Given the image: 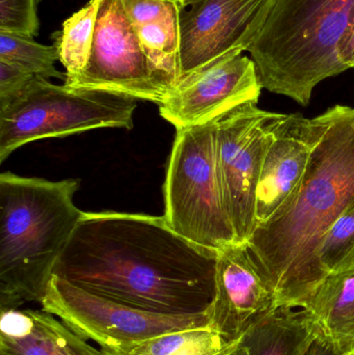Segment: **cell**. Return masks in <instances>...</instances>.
Masks as SVG:
<instances>
[{
    "label": "cell",
    "mask_w": 354,
    "mask_h": 355,
    "mask_svg": "<svg viewBox=\"0 0 354 355\" xmlns=\"http://www.w3.org/2000/svg\"><path fill=\"white\" fill-rule=\"evenodd\" d=\"M218 254L177 234L163 216L83 212L52 275L147 312L209 315Z\"/></svg>",
    "instance_id": "1"
},
{
    "label": "cell",
    "mask_w": 354,
    "mask_h": 355,
    "mask_svg": "<svg viewBox=\"0 0 354 355\" xmlns=\"http://www.w3.org/2000/svg\"><path fill=\"white\" fill-rule=\"evenodd\" d=\"M324 114L299 189L245 243L280 306H307L328 277L318 260L320 242L354 205V108L336 105Z\"/></svg>",
    "instance_id": "2"
},
{
    "label": "cell",
    "mask_w": 354,
    "mask_h": 355,
    "mask_svg": "<svg viewBox=\"0 0 354 355\" xmlns=\"http://www.w3.org/2000/svg\"><path fill=\"white\" fill-rule=\"evenodd\" d=\"M80 180L0 175V311L41 304L54 265L83 211L74 202Z\"/></svg>",
    "instance_id": "3"
},
{
    "label": "cell",
    "mask_w": 354,
    "mask_h": 355,
    "mask_svg": "<svg viewBox=\"0 0 354 355\" xmlns=\"http://www.w3.org/2000/svg\"><path fill=\"white\" fill-rule=\"evenodd\" d=\"M354 0H272L247 51L262 89L309 105L321 81L346 71L338 45Z\"/></svg>",
    "instance_id": "4"
},
{
    "label": "cell",
    "mask_w": 354,
    "mask_h": 355,
    "mask_svg": "<svg viewBox=\"0 0 354 355\" xmlns=\"http://www.w3.org/2000/svg\"><path fill=\"white\" fill-rule=\"evenodd\" d=\"M136 99L120 94L58 85L35 76L16 97L0 106V162L39 139L101 128L134 126Z\"/></svg>",
    "instance_id": "5"
},
{
    "label": "cell",
    "mask_w": 354,
    "mask_h": 355,
    "mask_svg": "<svg viewBox=\"0 0 354 355\" xmlns=\"http://www.w3.org/2000/svg\"><path fill=\"white\" fill-rule=\"evenodd\" d=\"M216 121L177 129L163 184L166 223L213 252L238 243L227 213L215 157Z\"/></svg>",
    "instance_id": "6"
},
{
    "label": "cell",
    "mask_w": 354,
    "mask_h": 355,
    "mask_svg": "<svg viewBox=\"0 0 354 355\" xmlns=\"http://www.w3.org/2000/svg\"><path fill=\"white\" fill-rule=\"evenodd\" d=\"M43 311L60 317L83 340L99 344L107 355H128L152 338L195 327H210L209 315L168 316L147 312L98 295L52 275Z\"/></svg>",
    "instance_id": "7"
},
{
    "label": "cell",
    "mask_w": 354,
    "mask_h": 355,
    "mask_svg": "<svg viewBox=\"0 0 354 355\" xmlns=\"http://www.w3.org/2000/svg\"><path fill=\"white\" fill-rule=\"evenodd\" d=\"M247 102L216 121L218 180L238 243H247L256 229V192L272 127L281 114Z\"/></svg>",
    "instance_id": "8"
},
{
    "label": "cell",
    "mask_w": 354,
    "mask_h": 355,
    "mask_svg": "<svg viewBox=\"0 0 354 355\" xmlns=\"http://www.w3.org/2000/svg\"><path fill=\"white\" fill-rule=\"evenodd\" d=\"M64 85L161 104L170 94L143 51L122 0H101L87 66Z\"/></svg>",
    "instance_id": "9"
},
{
    "label": "cell",
    "mask_w": 354,
    "mask_h": 355,
    "mask_svg": "<svg viewBox=\"0 0 354 355\" xmlns=\"http://www.w3.org/2000/svg\"><path fill=\"white\" fill-rule=\"evenodd\" d=\"M235 49L185 77L159 104L164 120L176 129L218 121L247 102L259 101L262 87L255 62Z\"/></svg>",
    "instance_id": "10"
},
{
    "label": "cell",
    "mask_w": 354,
    "mask_h": 355,
    "mask_svg": "<svg viewBox=\"0 0 354 355\" xmlns=\"http://www.w3.org/2000/svg\"><path fill=\"white\" fill-rule=\"evenodd\" d=\"M270 3L272 0H195L180 8L179 83L232 50L247 51Z\"/></svg>",
    "instance_id": "11"
},
{
    "label": "cell",
    "mask_w": 354,
    "mask_h": 355,
    "mask_svg": "<svg viewBox=\"0 0 354 355\" xmlns=\"http://www.w3.org/2000/svg\"><path fill=\"white\" fill-rule=\"evenodd\" d=\"M278 306L274 288L247 244H232L218 252L210 327L229 344H236L254 323Z\"/></svg>",
    "instance_id": "12"
},
{
    "label": "cell",
    "mask_w": 354,
    "mask_h": 355,
    "mask_svg": "<svg viewBox=\"0 0 354 355\" xmlns=\"http://www.w3.org/2000/svg\"><path fill=\"white\" fill-rule=\"evenodd\" d=\"M324 126V114L313 119L281 114L274 122L256 192V227L294 196Z\"/></svg>",
    "instance_id": "13"
},
{
    "label": "cell",
    "mask_w": 354,
    "mask_h": 355,
    "mask_svg": "<svg viewBox=\"0 0 354 355\" xmlns=\"http://www.w3.org/2000/svg\"><path fill=\"white\" fill-rule=\"evenodd\" d=\"M0 313V355H107L45 311Z\"/></svg>",
    "instance_id": "14"
},
{
    "label": "cell",
    "mask_w": 354,
    "mask_h": 355,
    "mask_svg": "<svg viewBox=\"0 0 354 355\" xmlns=\"http://www.w3.org/2000/svg\"><path fill=\"white\" fill-rule=\"evenodd\" d=\"M145 55L164 85L180 79V6L172 0H122Z\"/></svg>",
    "instance_id": "15"
},
{
    "label": "cell",
    "mask_w": 354,
    "mask_h": 355,
    "mask_svg": "<svg viewBox=\"0 0 354 355\" xmlns=\"http://www.w3.org/2000/svg\"><path fill=\"white\" fill-rule=\"evenodd\" d=\"M303 310L309 313L318 334L339 355L354 349V262L330 273Z\"/></svg>",
    "instance_id": "16"
},
{
    "label": "cell",
    "mask_w": 354,
    "mask_h": 355,
    "mask_svg": "<svg viewBox=\"0 0 354 355\" xmlns=\"http://www.w3.org/2000/svg\"><path fill=\"white\" fill-rule=\"evenodd\" d=\"M318 336L307 311L278 306L254 323L238 343L249 355H307Z\"/></svg>",
    "instance_id": "17"
},
{
    "label": "cell",
    "mask_w": 354,
    "mask_h": 355,
    "mask_svg": "<svg viewBox=\"0 0 354 355\" xmlns=\"http://www.w3.org/2000/svg\"><path fill=\"white\" fill-rule=\"evenodd\" d=\"M101 0H89L80 10L73 14L54 35V46L60 62L66 69V79L82 72L89 62L95 33L96 20Z\"/></svg>",
    "instance_id": "18"
},
{
    "label": "cell",
    "mask_w": 354,
    "mask_h": 355,
    "mask_svg": "<svg viewBox=\"0 0 354 355\" xmlns=\"http://www.w3.org/2000/svg\"><path fill=\"white\" fill-rule=\"evenodd\" d=\"M233 345L211 327H195L152 338L128 355H220Z\"/></svg>",
    "instance_id": "19"
},
{
    "label": "cell",
    "mask_w": 354,
    "mask_h": 355,
    "mask_svg": "<svg viewBox=\"0 0 354 355\" xmlns=\"http://www.w3.org/2000/svg\"><path fill=\"white\" fill-rule=\"evenodd\" d=\"M0 60L48 80L50 78L66 80V73L60 72L54 66L60 60L55 46L42 45L33 37L0 31Z\"/></svg>",
    "instance_id": "20"
},
{
    "label": "cell",
    "mask_w": 354,
    "mask_h": 355,
    "mask_svg": "<svg viewBox=\"0 0 354 355\" xmlns=\"http://www.w3.org/2000/svg\"><path fill=\"white\" fill-rule=\"evenodd\" d=\"M318 260L328 275L354 262V205L343 212L324 234L318 248Z\"/></svg>",
    "instance_id": "21"
},
{
    "label": "cell",
    "mask_w": 354,
    "mask_h": 355,
    "mask_svg": "<svg viewBox=\"0 0 354 355\" xmlns=\"http://www.w3.org/2000/svg\"><path fill=\"white\" fill-rule=\"evenodd\" d=\"M41 0H0V31L35 37L39 31Z\"/></svg>",
    "instance_id": "22"
},
{
    "label": "cell",
    "mask_w": 354,
    "mask_h": 355,
    "mask_svg": "<svg viewBox=\"0 0 354 355\" xmlns=\"http://www.w3.org/2000/svg\"><path fill=\"white\" fill-rule=\"evenodd\" d=\"M35 75L0 60V106L6 105L30 83Z\"/></svg>",
    "instance_id": "23"
},
{
    "label": "cell",
    "mask_w": 354,
    "mask_h": 355,
    "mask_svg": "<svg viewBox=\"0 0 354 355\" xmlns=\"http://www.w3.org/2000/svg\"><path fill=\"white\" fill-rule=\"evenodd\" d=\"M338 55L347 70L354 69V10L347 25L346 31L339 42Z\"/></svg>",
    "instance_id": "24"
},
{
    "label": "cell",
    "mask_w": 354,
    "mask_h": 355,
    "mask_svg": "<svg viewBox=\"0 0 354 355\" xmlns=\"http://www.w3.org/2000/svg\"><path fill=\"white\" fill-rule=\"evenodd\" d=\"M307 355H339L335 348L324 339L321 336H318L314 341L313 345L310 348Z\"/></svg>",
    "instance_id": "25"
},
{
    "label": "cell",
    "mask_w": 354,
    "mask_h": 355,
    "mask_svg": "<svg viewBox=\"0 0 354 355\" xmlns=\"http://www.w3.org/2000/svg\"><path fill=\"white\" fill-rule=\"evenodd\" d=\"M220 355H249V352H247V348L241 346L240 344L237 342L235 345H233L232 347L229 348L226 352H222V354Z\"/></svg>",
    "instance_id": "26"
},
{
    "label": "cell",
    "mask_w": 354,
    "mask_h": 355,
    "mask_svg": "<svg viewBox=\"0 0 354 355\" xmlns=\"http://www.w3.org/2000/svg\"><path fill=\"white\" fill-rule=\"evenodd\" d=\"M193 1H195V0H179L178 3L180 8H186L189 4L193 3Z\"/></svg>",
    "instance_id": "27"
},
{
    "label": "cell",
    "mask_w": 354,
    "mask_h": 355,
    "mask_svg": "<svg viewBox=\"0 0 354 355\" xmlns=\"http://www.w3.org/2000/svg\"><path fill=\"white\" fill-rule=\"evenodd\" d=\"M345 355H354V349L353 352H349V354H345Z\"/></svg>",
    "instance_id": "28"
},
{
    "label": "cell",
    "mask_w": 354,
    "mask_h": 355,
    "mask_svg": "<svg viewBox=\"0 0 354 355\" xmlns=\"http://www.w3.org/2000/svg\"><path fill=\"white\" fill-rule=\"evenodd\" d=\"M172 1H177V2H179V0H172Z\"/></svg>",
    "instance_id": "29"
}]
</instances>
